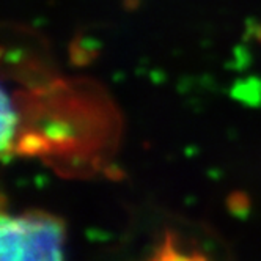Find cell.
I'll list each match as a JSON object with an SVG mask.
<instances>
[{"mask_svg":"<svg viewBox=\"0 0 261 261\" xmlns=\"http://www.w3.org/2000/svg\"><path fill=\"white\" fill-rule=\"evenodd\" d=\"M140 261H213L200 247L184 242L173 233H167L154 249Z\"/></svg>","mask_w":261,"mask_h":261,"instance_id":"2","label":"cell"},{"mask_svg":"<svg viewBox=\"0 0 261 261\" xmlns=\"http://www.w3.org/2000/svg\"><path fill=\"white\" fill-rule=\"evenodd\" d=\"M0 249L2 261H65V228L43 213L4 214Z\"/></svg>","mask_w":261,"mask_h":261,"instance_id":"1","label":"cell"}]
</instances>
